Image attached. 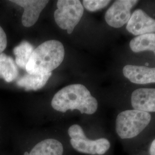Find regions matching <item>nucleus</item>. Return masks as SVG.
I'll return each mask as SVG.
<instances>
[{
  "label": "nucleus",
  "instance_id": "nucleus-5",
  "mask_svg": "<svg viewBox=\"0 0 155 155\" xmlns=\"http://www.w3.org/2000/svg\"><path fill=\"white\" fill-rule=\"evenodd\" d=\"M54 18L60 28L71 34L83 16L84 8L79 0H59Z\"/></svg>",
  "mask_w": 155,
  "mask_h": 155
},
{
  "label": "nucleus",
  "instance_id": "nucleus-3",
  "mask_svg": "<svg viewBox=\"0 0 155 155\" xmlns=\"http://www.w3.org/2000/svg\"><path fill=\"white\" fill-rule=\"evenodd\" d=\"M150 120L149 113L135 109L124 111L117 117V133L122 139L135 137L144 130Z\"/></svg>",
  "mask_w": 155,
  "mask_h": 155
},
{
  "label": "nucleus",
  "instance_id": "nucleus-2",
  "mask_svg": "<svg viewBox=\"0 0 155 155\" xmlns=\"http://www.w3.org/2000/svg\"><path fill=\"white\" fill-rule=\"evenodd\" d=\"M64 55L61 42L56 40L46 41L34 49L25 70L31 75L52 72L61 64Z\"/></svg>",
  "mask_w": 155,
  "mask_h": 155
},
{
  "label": "nucleus",
  "instance_id": "nucleus-12",
  "mask_svg": "<svg viewBox=\"0 0 155 155\" xmlns=\"http://www.w3.org/2000/svg\"><path fill=\"white\" fill-rule=\"evenodd\" d=\"M52 75V72L43 74H25L17 82L18 86L27 91L38 90L45 86Z\"/></svg>",
  "mask_w": 155,
  "mask_h": 155
},
{
  "label": "nucleus",
  "instance_id": "nucleus-9",
  "mask_svg": "<svg viewBox=\"0 0 155 155\" xmlns=\"http://www.w3.org/2000/svg\"><path fill=\"white\" fill-rule=\"evenodd\" d=\"M131 103L135 110L155 112V89L141 88L134 90L131 96Z\"/></svg>",
  "mask_w": 155,
  "mask_h": 155
},
{
  "label": "nucleus",
  "instance_id": "nucleus-15",
  "mask_svg": "<svg viewBox=\"0 0 155 155\" xmlns=\"http://www.w3.org/2000/svg\"><path fill=\"white\" fill-rule=\"evenodd\" d=\"M33 51L32 45L27 41H23L16 46L13 50V53L16 57L15 62L17 66L25 70Z\"/></svg>",
  "mask_w": 155,
  "mask_h": 155
},
{
  "label": "nucleus",
  "instance_id": "nucleus-8",
  "mask_svg": "<svg viewBox=\"0 0 155 155\" xmlns=\"http://www.w3.org/2000/svg\"><path fill=\"white\" fill-rule=\"evenodd\" d=\"M17 5L22 7L24 9L22 14V25L25 27H31L39 18L41 12L48 4L47 0H12Z\"/></svg>",
  "mask_w": 155,
  "mask_h": 155
},
{
  "label": "nucleus",
  "instance_id": "nucleus-1",
  "mask_svg": "<svg viewBox=\"0 0 155 155\" xmlns=\"http://www.w3.org/2000/svg\"><path fill=\"white\" fill-rule=\"evenodd\" d=\"M51 105L62 113L78 110L82 114H93L98 109V102L84 85L73 84L59 90L54 96Z\"/></svg>",
  "mask_w": 155,
  "mask_h": 155
},
{
  "label": "nucleus",
  "instance_id": "nucleus-4",
  "mask_svg": "<svg viewBox=\"0 0 155 155\" xmlns=\"http://www.w3.org/2000/svg\"><path fill=\"white\" fill-rule=\"evenodd\" d=\"M68 134L73 148L78 152L92 155H104L109 150L110 143L105 138L92 140L87 139L83 129L77 124L69 127Z\"/></svg>",
  "mask_w": 155,
  "mask_h": 155
},
{
  "label": "nucleus",
  "instance_id": "nucleus-11",
  "mask_svg": "<svg viewBox=\"0 0 155 155\" xmlns=\"http://www.w3.org/2000/svg\"><path fill=\"white\" fill-rule=\"evenodd\" d=\"M63 147L61 143L55 139H46L36 144L29 153L24 155H63Z\"/></svg>",
  "mask_w": 155,
  "mask_h": 155
},
{
  "label": "nucleus",
  "instance_id": "nucleus-6",
  "mask_svg": "<svg viewBox=\"0 0 155 155\" xmlns=\"http://www.w3.org/2000/svg\"><path fill=\"white\" fill-rule=\"evenodd\" d=\"M139 1L136 0H118L115 1L106 12V22L111 27H122L129 20L131 9Z\"/></svg>",
  "mask_w": 155,
  "mask_h": 155
},
{
  "label": "nucleus",
  "instance_id": "nucleus-17",
  "mask_svg": "<svg viewBox=\"0 0 155 155\" xmlns=\"http://www.w3.org/2000/svg\"><path fill=\"white\" fill-rule=\"evenodd\" d=\"M7 46V38L4 29L0 26V54L3 52Z\"/></svg>",
  "mask_w": 155,
  "mask_h": 155
},
{
  "label": "nucleus",
  "instance_id": "nucleus-16",
  "mask_svg": "<svg viewBox=\"0 0 155 155\" xmlns=\"http://www.w3.org/2000/svg\"><path fill=\"white\" fill-rule=\"evenodd\" d=\"M110 1L106 0H84L83 8L90 12H95L102 9L108 5Z\"/></svg>",
  "mask_w": 155,
  "mask_h": 155
},
{
  "label": "nucleus",
  "instance_id": "nucleus-7",
  "mask_svg": "<svg viewBox=\"0 0 155 155\" xmlns=\"http://www.w3.org/2000/svg\"><path fill=\"white\" fill-rule=\"evenodd\" d=\"M126 28L129 33L140 36L155 33V20L141 9L133 12Z\"/></svg>",
  "mask_w": 155,
  "mask_h": 155
},
{
  "label": "nucleus",
  "instance_id": "nucleus-10",
  "mask_svg": "<svg viewBox=\"0 0 155 155\" xmlns=\"http://www.w3.org/2000/svg\"><path fill=\"white\" fill-rule=\"evenodd\" d=\"M125 77L131 82L139 84L155 83V68L127 65L123 68Z\"/></svg>",
  "mask_w": 155,
  "mask_h": 155
},
{
  "label": "nucleus",
  "instance_id": "nucleus-14",
  "mask_svg": "<svg viewBox=\"0 0 155 155\" xmlns=\"http://www.w3.org/2000/svg\"><path fill=\"white\" fill-rule=\"evenodd\" d=\"M129 45L134 52L151 51L155 55V33L137 36L130 41Z\"/></svg>",
  "mask_w": 155,
  "mask_h": 155
},
{
  "label": "nucleus",
  "instance_id": "nucleus-13",
  "mask_svg": "<svg viewBox=\"0 0 155 155\" xmlns=\"http://www.w3.org/2000/svg\"><path fill=\"white\" fill-rule=\"evenodd\" d=\"M18 75V70L16 62L11 56L4 53L0 54V78L6 82L14 81Z\"/></svg>",
  "mask_w": 155,
  "mask_h": 155
},
{
  "label": "nucleus",
  "instance_id": "nucleus-18",
  "mask_svg": "<svg viewBox=\"0 0 155 155\" xmlns=\"http://www.w3.org/2000/svg\"><path fill=\"white\" fill-rule=\"evenodd\" d=\"M149 152L150 155H155V139L150 144Z\"/></svg>",
  "mask_w": 155,
  "mask_h": 155
}]
</instances>
